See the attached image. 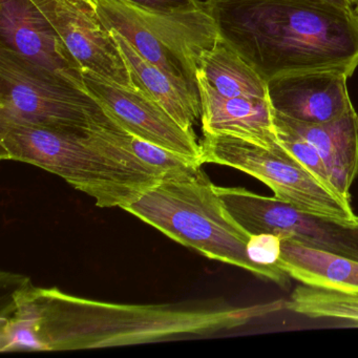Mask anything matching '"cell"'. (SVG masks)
Here are the masks:
<instances>
[{"instance_id": "obj_1", "label": "cell", "mask_w": 358, "mask_h": 358, "mask_svg": "<svg viewBox=\"0 0 358 358\" xmlns=\"http://www.w3.org/2000/svg\"><path fill=\"white\" fill-rule=\"evenodd\" d=\"M282 309V299L221 309L122 305L80 299L24 280L1 314L0 350L64 351L137 345L173 335L229 330Z\"/></svg>"}, {"instance_id": "obj_2", "label": "cell", "mask_w": 358, "mask_h": 358, "mask_svg": "<svg viewBox=\"0 0 358 358\" xmlns=\"http://www.w3.org/2000/svg\"><path fill=\"white\" fill-rule=\"evenodd\" d=\"M220 37L267 83L312 71L358 66L353 9L329 0H206Z\"/></svg>"}, {"instance_id": "obj_3", "label": "cell", "mask_w": 358, "mask_h": 358, "mask_svg": "<svg viewBox=\"0 0 358 358\" xmlns=\"http://www.w3.org/2000/svg\"><path fill=\"white\" fill-rule=\"evenodd\" d=\"M123 209L208 259L242 268L282 288L289 286L290 276L284 270L251 261L247 244L252 234L230 215L202 166L167 173Z\"/></svg>"}, {"instance_id": "obj_4", "label": "cell", "mask_w": 358, "mask_h": 358, "mask_svg": "<svg viewBox=\"0 0 358 358\" xmlns=\"http://www.w3.org/2000/svg\"><path fill=\"white\" fill-rule=\"evenodd\" d=\"M0 158L59 176L102 208L123 209L162 180L117 160L87 131L0 123Z\"/></svg>"}, {"instance_id": "obj_5", "label": "cell", "mask_w": 358, "mask_h": 358, "mask_svg": "<svg viewBox=\"0 0 358 358\" xmlns=\"http://www.w3.org/2000/svg\"><path fill=\"white\" fill-rule=\"evenodd\" d=\"M106 118L81 83L0 47V123L83 133Z\"/></svg>"}, {"instance_id": "obj_6", "label": "cell", "mask_w": 358, "mask_h": 358, "mask_svg": "<svg viewBox=\"0 0 358 358\" xmlns=\"http://www.w3.org/2000/svg\"><path fill=\"white\" fill-rule=\"evenodd\" d=\"M201 146L203 164L223 165L252 176L276 199L299 210L358 222L350 201L320 183L282 144L268 148L231 136L204 134Z\"/></svg>"}, {"instance_id": "obj_7", "label": "cell", "mask_w": 358, "mask_h": 358, "mask_svg": "<svg viewBox=\"0 0 358 358\" xmlns=\"http://www.w3.org/2000/svg\"><path fill=\"white\" fill-rule=\"evenodd\" d=\"M217 192L230 215L250 234H271L305 246L358 261V222H345L295 208L275 196L242 187Z\"/></svg>"}, {"instance_id": "obj_8", "label": "cell", "mask_w": 358, "mask_h": 358, "mask_svg": "<svg viewBox=\"0 0 358 358\" xmlns=\"http://www.w3.org/2000/svg\"><path fill=\"white\" fill-rule=\"evenodd\" d=\"M80 75L81 87L123 129L203 165L196 133L184 129L145 90L121 85L87 69H80Z\"/></svg>"}, {"instance_id": "obj_9", "label": "cell", "mask_w": 358, "mask_h": 358, "mask_svg": "<svg viewBox=\"0 0 358 358\" xmlns=\"http://www.w3.org/2000/svg\"><path fill=\"white\" fill-rule=\"evenodd\" d=\"M32 1L51 22L79 68L121 85L139 87L91 0Z\"/></svg>"}, {"instance_id": "obj_10", "label": "cell", "mask_w": 358, "mask_h": 358, "mask_svg": "<svg viewBox=\"0 0 358 358\" xmlns=\"http://www.w3.org/2000/svg\"><path fill=\"white\" fill-rule=\"evenodd\" d=\"M348 78L339 71L282 75L267 81L268 100L274 112L286 118L311 124L329 122L353 108Z\"/></svg>"}, {"instance_id": "obj_11", "label": "cell", "mask_w": 358, "mask_h": 358, "mask_svg": "<svg viewBox=\"0 0 358 358\" xmlns=\"http://www.w3.org/2000/svg\"><path fill=\"white\" fill-rule=\"evenodd\" d=\"M1 45L74 83L80 68L51 22L32 0H0Z\"/></svg>"}, {"instance_id": "obj_12", "label": "cell", "mask_w": 358, "mask_h": 358, "mask_svg": "<svg viewBox=\"0 0 358 358\" xmlns=\"http://www.w3.org/2000/svg\"><path fill=\"white\" fill-rule=\"evenodd\" d=\"M127 7L161 45L177 58L196 83L201 56L220 38L217 22L208 3L176 11L148 9L124 0Z\"/></svg>"}, {"instance_id": "obj_13", "label": "cell", "mask_w": 358, "mask_h": 358, "mask_svg": "<svg viewBox=\"0 0 358 358\" xmlns=\"http://www.w3.org/2000/svg\"><path fill=\"white\" fill-rule=\"evenodd\" d=\"M196 83L203 134L231 136L268 148L280 145L269 100L225 97L200 73Z\"/></svg>"}, {"instance_id": "obj_14", "label": "cell", "mask_w": 358, "mask_h": 358, "mask_svg": "<svg viewBox=\"0 0 358 358\" xmlns=\"http://www.w3.org/2000/svg\"><path fill=\"white\" fill-rule=\"evenodd\" d=\"M275 115L317 150L337 194L350 201V189L358 175V114L355 108L320 124L299 122L278 113Z\"/></svg>"}, {"instance_id": "obj_15", "label": "cell", "mask_w": 358, "mask_h": 358, "mask_svg": "<svg viewBox=\"0 0 358 358\" xmlns=\"http://www.w3.org/2000/svg\"><path fill=\"white\" fill-rule=\"evenodd\" d=\"M276 266L301 284L358 292V261L282 238Z\"/></svg>"}, {"instance_id": "obj_16", "label": "cell", "mask_w": 358, "mask_h": 358, "mask_svg": "<svg viewBox=\"0 0 358 358\" xmlns=\"http://www.w3.org/2000/svg\"><path fill=\"white\" fill-rule=\"evenodd\" d=\"M134 80L155 98L164 110L188 131L201 122V101L179 87L169 75L143 57L118 31L108 29Z\"/></svg>"}, {"instance_id": "obj_17", "label": "cell", "mask_w": 358, "mask_h": 358, "mask_svg": "<svg viewBox=\"0 0 358 358\" xmlns=\"http://www.w3.org/2000/svg\"><path fill=\"white\" fill-rule=\"evenodd\" d=\"M91 3L106 30L118 31L145 59L169 75L184 91L200 99L198 85L188 76L181 62L159 43L124 0H91Z\"/></svg>"}, {"instance_id": "obj_18", "label": "cell", "mask_w": 358, "mask_h": 358, "mask_svg": "<svg viewBox=\"0 0 358 358\" xmlns=\"http://www.w3.org/2000/svg\"><path fill=\"white\" fill-rule=\"evenodd\" d=\"M196 73L225 97L268 99L267 83L221 37L202 54Z\"/></svg>"}, {"instance_id": "obj_19", "label": "cell", "mask_w": 358, "mask_h": 358, "mask_svg": "<svg viewBox=\"0 0 358 358\" xmlns=\"http://www.w3.org/2000/svg\"><path fill=\"white\" fill-rule=\"evenodd\" d=\"M286 310L307 317L328 318L358 327V292L301 284L286 301Z\"/></svg>"}, {"instance_id": "obj_20", "label": "cell", "mask_w": 358, "mask_h": 358, "mask_svg": "<svg viewBox=\"0 0 358 358\" xmlns=\"http://www.w3.org/2000/svg\"><path fill=\"white\" fill-rule=\"evenodd\" d=\"M274 123L280 144L288 150L320 183L336 192L328 169L315 148L287 127L274 113Z\"/></svg>"}, {"instance_id": "obj_21", "label": "cell", "mask_w": 358, "mask_h": 358, "mask_svg": "<svg viewBox=\"0 0 358 358\" xmlns=\"http://www.w3.org/2000/svg\"><path fill=\"white\" fill-rule=\"evenodd\" d=\"M282 240L275 234H252L248 244L247 253L251 261L259 265L276 266L280 255Z\"/></svg>"}, {"instance_id": "obj_22", "label": "cell", "mask_w": 358, "mask_h": 358, "mask_svg": "<svg viewBox=\"0 0 358 358\" xmlns=\"http://www.w3.org/2000/svg\"><path fill=\"white\" fill-rule=\"evenodd\" d=\"M131 3L158 11H176L198 5L200 0H129Z\"/></svg>"}, {"instance_id": "obj_23", "label": "cell", "mask_w": 358, "mask_h": 358, "mask_svg": "<svg viewBox=\"0 0 358 358\" xmlns=\"http://www.w3.org/2000/svg\"><path fill=\"white\" fill-rule=\"evenodd\" d=\"M329 1L336 3V5L341 6V7L352 9V3H350L349 0H329Z\"/></svg>"}, {"instance_id": "obj_24", "label": "cell", "mask_w": 358, "mask_h": 358, "mask_svg": "<svg viewBox=\"0 0 358 358\" xmlns=\"http://www.w3.org/2000/svg\"><path fill=\"white\" fill-rule=\"evenodd\" d=\"M355 8L353 9L354 15H355L356 20H358V3H355Z\"/></svg>"}]
</instances>
